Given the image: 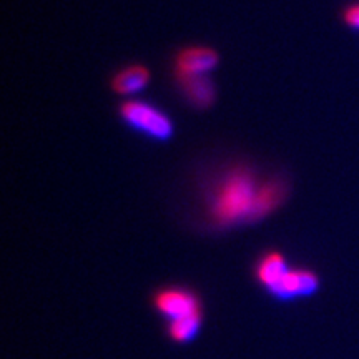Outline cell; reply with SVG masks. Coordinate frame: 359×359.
Instances as JSON below:
<instances>
[{"mask_svg": "<svg viewBox=\"0 0 359 359\" xmlns=\"http://www.w3.org/2000/svg\"><path fill=\"white\" fill-rule=\"evenodd\" d=\"M259 183L248 170H233L215 188L210 215L219 226L251 222Z\"/></svg>", "mask_w": 359, "mask_h": 359, "instance_id": "6da1fadb", "label": "cell"}, {"mask_svg": "<svg viewBox=\"0 0 359 359\" xmlns=\"http://www.w3.org/2000/svg\"><path fill=\"white\" fill-rule=\"evenodd\" d=\"M120 116L128 127L154 138V140L163 142L173 135L175 127L172 118L154 103L145 100L123 102L120 105Z\"/></svg>", "mask_w": 359, "mask_h": 359, "instance_id": "7a4b0ae2", "label": "cell"}, {"mask_svg": "<svg viewBox=\"0 0 359 359\" xmlns=\"http://www.w3.org/2000/svg\"><path fill=\"white\" fill-rule=\"evenodd\" d=\"M218 53L208 47L183 48L175 58V75L178 79L201 77L218 65Z\"/></svg>", "mask_w": 359, "mask_h": 359, "instance_id": "3957f363", "label": "cell"}, {"mask_svg": "<svg viewBox=\"0 0 359 359\" xmlns=\"http://www.w3.org/2000/svg\"><path fill=\"white\" fill-rule=\"evenodd\" d=\"M155 308L160 314L167 316L168 320L195 314L200 311V299L191 291L182 288H167L155 294Z\"/></svg>", "mask_w": 359, "mask_h": 359, "instance_id": "277c9868", "label": "cell"}, {"mask_svg": "<svg viewBox=\"0 0 359 359\" xmlns=\"http://www.w3.org/2000/svg\"><path fill=\"white\" fill-rule=\"evenodd\" d=\"M318 286H320V278L314 275L313 271L303 268H294L288 269V273L268 291L275 294L276 298L288 299L313 294L318 290Z\"/></svg>", "mask_w": 359, "mask_h": 359, "instance_id": "5b68a950", "label": "cell"}, {"mask_svg": "<svg viewBox=\"0 0 359 359\" xmlns=\"http://www.w3.org/2000/svg\"><path fill=\"white\" fill-rule=\"evenodd\" d=\"M178 83L187 100L191 105H195L196 109H208V107L213 105L215 97H217V88H215L213 80L208 75L178 79Z\"/></svg>", "mask_w": 359, "mask_h": 359, "instance_id": "8992f818", "label": "cell"}, {"mask_svg": "<svg viewBox=\"0 0 359 359\" xmlns=\"http://www.w3.org/2000/svg\"><path fill=\"white\" fill-rule=\"evenodd\" d=\"M150 82V72L143 65H128L118 70L111 79V88L120 95H133L142 92Z\"/></svg>", "mask_w": 359, "mask_h": 359, "instance_id": "52a82bcc", "label": "cell"}, {"mask_svg": "<svg viewBox=\"0 0 359 359\" xmlns=\"http://www.w3.org/2000/svg\"><path fill=\"white\" fill-rule=\"evenodd\" d=\"M283 198H285V187L280 182L269 180L266 183H262L257 191V200H255V210L251 222L264 218L266 215L275 212Z\"/></svg>", "mask_w": 359, "mask_h": 359, "instance_id": "ba28073f", "label": "cell"}, {"mask_svg": "<svg viewBox=\"0 0 359 359\" xmlns=\"http://www.w3.org/2000/svg\"><path fill=\"white\" fill-rule=\"evenodd\" d=\"M288 264H286L285 258L278 251H271L266 253L264 257L258 262L257 266V276L258 281L262 283L264 288H273L283 276L288 273Z\"/></svg>", "mask_w": 359, "mask_h": 359, "instance_id": "9c48e42d", "label": "cell"}, {"mask_svg": "<svg viewBox=\"0 0 359 359\" xmlns=\"http://www.w3.org/2000/svg\"><path fill=\"white\" fill-rule=\"evenodd\" d=\"M201 325V313L187 314V316L175 318L168 323V336L177 343H187L195 338Z\"/></svg>", "mask_w": 359, "mask_h": 359, "instance_id": "30bf717a", "label": "cell"}, {"mask_svg": "<svg viewBox=\"0 0 359 359\" xmlns=\"http://www.w3.org/2000/svg\"><path fill=\"white\" fill-rule=\"evenodd\" d=\"M344 24L351 27L354 30H359V2L351 4V6L346 7V11L343 13Z\"/></svg>", "mask_w": 359, "mask_h": 359, "instance_id": "8fae6325", "label": "cell"}]
</instances>
